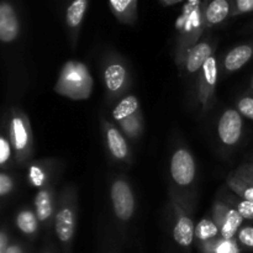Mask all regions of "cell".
<instances>
[{
	"mask_svg": "<svg viewBox=\"0 0 253 253\" xmlns=\"http://www.w3.org/2000/svg\"><path fill=\"white\" fill-rule=\"evenodd\" d=\"M220 232V227L214 220L210 219H203L202 221L198 224L195 227V236L200 240V241H209L214 237L217 236Z\"/></svg>",
	"mask_w": 253,
	"mask_h": 253,
	"instance_id": "7402d4cb",
	"label": "cell"
},
{
	"mask_svg": "<svg viewBox=\"0 0 253 253\" xmlns=\"http://www.w3.org/2000/svg\"><path fill=\"white\" fill-rule=\"evenodd\" d=\"M195 161L192 153L185 148H178L170 160V175L175 184L188 187L195 178Z\"/></svg>",
	"mask_w": 253,
	"mask_h": 253,
	"instance_id": "277c9868",
	"label": "cell"
},
{
	"mask_svg": "<svg viewBox=\"0 0 253 253\" xmlns=\"http://www.w3.org/2000/svg\"><path fill=\"white\" fill-rule=\"evenodd\" d=\"M35 211L40 221H48L53 211L52 193L49 189H41L35 198Z\"/></svg>",
	"mask_w": 253,
	"mask_h": 253,
	"instance_id": "ac0fdd59",
	"label": "cell"
},
{
	"mask_svg": "<svg viewBox=\"0 0 253 253\" xmlns=\"http://www.w3.org/2000/svg\"><path fill=\"white\" fill-rule=\"evenodd\" d=\"M217 83V66L216 59L210 57L202 68V79L199 82V98L202 103L207 106L210 96L214 93Z\"/></svg>",
	"mask_w": 253,
	"mask_h": 253,
	"instance_id": "30bf717a",
	"label": "cell"
},
{
	"mask_svg": "<svg viewBox=\"0 0 253 253\" xmlns=\"http://www.w3.org/2000/svg\"><path fill=\"white\" fill-rule=\"evenodd\" d=\"M10 245H7V237L5 231H1L0 234V253H6Z\"/></svg>",
	"mask_w": 253,
	"mask_h": 253,
	"instance_id": "d6a6232c",
	"label": "cell"
},
{
	"mask_svg": "<svg viewBox=\"0 0 253 253\" xmlns=\"http://www.w3.org/2000/svg\"><path fill=\"white\" fill-rule=\"evenodd\" d=\"M237 109L241 115L253 120V98H250V96L242 98L237 104Z\"/></svg>",
	"mask_w": 253,
	"mask_h": 253,
	"instance_id": "603a6c76",
	"label": "cell"
},
{
	"mask_svg": "<svg viewBox=\"0 0 253 253\" xmlns=\"http://www.w3.org/2000/svg\"><path fill=\"white\" fill-rule=\"evenodd\" d=\"M86 9H88V0H73L69 4L66 12V22L69 30L77 31L78 27H81Z\"/></svg>",
	"mask_w": 253,
	"mask_h": 253,
	"instance_id": "2e32d148",
	"label": "cell"
},
{
	"mask_svg": "<svg viewBox=\"0 0 253 253\" xmlns=\"http://www.w3.org/2000/svg\"><path fill=\"white\" fill-rule=\"evenodd\" d=\"M6 253H24L22 252L21 247L17 246V245H11V246H9V249H7Z\"/></svg>",
	"mask_w": 253,
	"mask_h": 253,
	"instance_id": "836d02e7",
	"label": "cell"
},
{
	"mask_svg": "<svg viewBox=\"0 0 253 253\" xmlns=\"http://www.w3.org/2000/svg\"><path fill=\"white\" fill-rule=\"evenodd\" d=\"M11 156V147H10V142L6 140L5 136L0 137V163L1 166H5L7 161L10 160Z\"/></svg>",
	"mask_w": 253,
	"mask_h": 253,
	"instance_id": "d4e9b609",
	"label": "cell"
},
{
	"mask_svg": "<svg viewBox=\"0 0 253 253\" xmlns=\"http://www.w3.org/2000/svg\"><path fill=\"white\" fill-rule=\"evenodd\" d=\"M20 25L17 15L10 2L2 1L0 4V40L4 43H10L17 37Z\"/></svg>",
	"mask_w": 253,
	"mask_h": 253,
	"instance_id": "9c48e42d",
	"label": "cell"
},
{
	"mask_svg": "<svg viewBox=\"0 0 253 253\" xmlns=\"http://www.w3.org/2000/svg\"><path fill=\"white\" fill-rule=\"evenodd\" d=\"M16 225L20 231L26 235H32L37 231V227H39V217L36 212L31 210H22L17 214Z\"/></svg>",
	"mask_w": 253,
	"mask_h": 253,
	"instance_id": "44dd1931",
	"label": "cell"
},
{
	"mask_svg": "<svg viewBox=\"0 0 253 253\" xmlns=\"http://www.w3.org/2000/svg\"><path fill=\"white\" fill-rule=\"evenodd\" d=\"M217 253H237V249L236 246H235L234 242H231V240L230 241H222L221 244H220V246L217 247L216 250Z\"/></svg>",
	"mask_w": 253,
	"mask_h": 253,
	"instance_id": "4dcf8cb0",
	"label": "cell"
},
{
	"mask_svg": "<svg viewBox=\"0 0 253 253\" xmlns=\"http://www.w3.org/2000/svg\"><path fill=\"white\" fill-rule=\"evenodd\" d=\"M231 11L230 0H210L204 11L205 21L209 25H217L224 21Z\"/></svg>",
	"mask_w": 253,
	"mask_h": 253,
	"instance_id": "9a60e30c",
	"label": "cell"
},
{
	"mask_svg": "<svg viewBox=\"0 0 253 253\" xmlns=\"http://www.w3.org/2000/svg\"><path fill=\"white\" fill-rule=\"evenodd\" d=\"M12 187H14V183H12L11 177H9L6 173H1L0 174V195L5 197L9 194L12 190Z\"/></svg>",
	"mask_w": 253,
	"mask_h": 253,
	"instance_id": "484cf974",
	"label": "cell"
},
{
	"mask_svg": "<svg viewBox=\"0 0 253 253\" xmlns=\"http://www.w3.org/2000/svg\"><path fill=\"white\" fill-rule=\"evenodd\" d=\"M227 187L242 199L253 202V185L239 174H231L227 179Z\"/></svg>",
	"mask_w": 253,
	"mask_h": 253,
	"instance_id": "ffe728a7",
	"label": "cell"
},
{
	"mask_svg": "<svg viewBox=\"0 0 253 253\" xmlns=\"http://www.w3.org/2000/svg\"><path fill=\"white\" fill-rule=\"evenodd\" d=\"M217 133H219L220 140L224 145H236L242 133L241 114L234 109H229V110L225 111L219 120Z\"/></svg>",
	"mask_w": 253,
	"mask_h": 253,
	"instance_id": "52a82bcc",
	"label": "cell"
},
{
	"mask_svg": "<svg viewBox=\"0 0 253 253\" xmlns=\"http://www.w3.org/2000/svg\"><path fill=\"white\" fill-rule=\"evenodd\" d=\"M104 83L111 96L118 95L125 90L127 84V69L120 59H109L104 69Z\"/></svg>",
	"mask_w": 253,
	"mask_h": 253,
	"instance_id": "ba28073f",
	"label": "cell"
},
{
	"mask_svg": "<svg viewBox=\"0 0 253 253\" xmlns=\"http://www.w3.org/2000/svg\"><path fill=\"white\" fill-rule=\"evenodd\" d=\"M252 54L253 48L249 44H241V46L235 47L225 57V69L229 72L239 71L240 68H242L251 59Z\"/></svg>",
	"mask_w": 253,
	"mask_h": 253,
	"instance_id": "5bb4252c",
	"label": "cell"
},
{
	"mask_svg": "<svg viewBox=\"0 0 253 253\" xmlns=\"http://www.w3.org/2000/svg\"><path fill=\"white\" fill-rule=\"evenodd\" d=\"M236 174H239L240 177L244 178V179L247 180L250 184L253 185V170L247 169V168H240L236 172Z\"/></svg>",
	"mask_w": 253,
	"mask_h": 253,
	"instance_id": "1f68e13d",
	"label": "cell"
},
{
	"mask_svg": "<svg viewBox=\"0 0 253 253\" xmlns=\"http://www.w3.org/2000/svg\"><path fill=\"white\" fill-rule=\"evenodd\" d=\"M253 11V0H235V14Z\"/></svg>",
	"mask_w": 253,
	"mask_h": 253,
	"instance_id": "83f0119b",
	"label": "cell"
},
{
	"mask_svg": "<svg viewBox=\"0 0 253 253\" xmlns=\"http://www.w3.org/2000/svg\"><path fill=\"white\" fill-rule=\"evenodd\" d=\"M121 125L124 126V128H125V131L128 135L135 136L138 131V119L136 118V115H133L130 119H127V120L123 121Z\"/></svg>",
	"mask_w": 253,
	"mask_h": 253,
	"instance_id": "f1b7e54d",
	"label": "cell"
},
{
	"mask_svg": "<svg viewBox=\"0 0 253 253\" xmlns=\"http://www.w3.org/2000/svg\"><path fill=\"white\" fill-rule=\"evenodd\" d=\"M54 229L57 237L63 244L72 241L76 230V210L69 199L62 202L54 216Z\"/></svg>",
	"mask_w": 253,
	"mask_h": 253,
	"instance_id": "8992f818",
	"label": "cell"
},
{
	"mask_svg": "<svg viewBox=\"0 0 253 253\" xmlns=\"http://www.w3.org/2000/svg\"><path fill=\"white\" fill-rule=\"evenodd\" d=\"M105 135L109 151H110L111 155L119 161L126 160V157L128 156V146L120 131L111 124H106Z\"/></svg>",
	"mask_w": 253,
	"mask_h": 253,
	"instance_id": "8fae6325",
	"label": "cell"
},
{
	"mask_svg": "<svg viewBox=\"0 0 253 253\" xmlns=\"http://www.w3.org/2000/svg\"><path fill=\"white\" fill-rule=\"evenodd\" d=\"M239 240L245 246L253 247V227H244L239 232Z\"/></svg>",
	"mask_w": 253,
	"mask_h": 253,
	"instance_id": "4316f807",
	"label": "cell"
},
{
	"mask_svg": "<svg viewBox=\"0 0 253 253\" xmlns=\"http://www.w3.org/2000/svg\"><path fill=\"white\" fill-rule=\"evenodd\" d=\"M173 236L175 242L183 247H188L192 245L193 239L195 236V226L193 220L188 215L179 212L177 220H175Z\"/></svg>",
	"mask_w": 253,
	"mask_h": 253,
	"instance_id": "7c38bea8",
	"label": "cell"
},
{
	"mask_svg": "<svg viewBox=\"0 0 253 253\" xmlns=\"http://www.w3.org/2000/svg\"><path fill=\"white\" fill-rule=\"evenodd\" d=\"M212 48L208 42H200V43L195 44L193 48H190L189 53H188L187 62V71L190 73H195V72L200 71L205 62L211 57Z\"/></svg>",
	"mask_w": 253,
	"mask_h": 253,
	"instance_id": "4fadbf2b",
	"label": "cell"
},
{
	"mask_svg": "<svg viewBox=\"0 0 253 253\" xmlns=\"http://www.w3.org/2000/svg\"><path fill=\"white\" fill-rule=\"evenodd\" d=\"M140 109V103L138 99L135 95H127L124 99H121L115 106L113 111V116L118 123H123V121L127 120L131 116L136 115V113Z\"/></svg>",
	"mask_w": 253,
	"mask_h": 253,
	"instance_id": "e0dca14e",
	"label": "cell"
},
{
	"mask_svg": "<svg viewBox=\"0 0 253 253\" xmlns=\"http://www.w3.org/2000/svg\"><path fill=\"white\" fill-rule=\"evenodd\" d=\"M110 195L116 217L121 221H128L135 211V198L130 184L124 179H116L111 185Z\"/></svg>",
	"mask_w": 253,
	"mask_h": 253,
	"instance_id": "3957f363",
	"label": "cell"
},
{
	"mask_svg": "<svg viewBox=\"0 0 253 253\" xmlns=\"http://www.w3.org/2000/svg\"><path fill=\"white\" fill-rule=\"evenodd\" d=\"M91 79L85 66L69 62L64 66L56 90L72 99H85L90 94Z\"/></svg>",
	"mask_w": 253,
	"mask_h": 253,
	"instance_id": "6da1fadb",
	"label": "cell"
},
{
	"mask_svg": "<svg viewBox=\"0 0 253 253\" xmlns=\"http://www.w3.org/2000/svg\"><path fill=\"white\" fill-rule=\"evenodd\" d=\"M109 2L120 21L132 22L135 20L137 0H109Z\"/></svg>",
	"mask_w": 253,
	"mask_h": 253,
	"instance_id": "d6986e66",
	"label": "cell"
},
{
	"mask_svg": "<svg viewBox=\"0 0 253 253\" xmlns=\"http://www.w3.org/2000/svg\"><path fill=\"white\" fill-rule=\"evenodd\" d=\"M214 221L216 224L219 222L220 235H221L222 240L225 241L232 240V237L236 235L244 221L241 214L236 209H231L222 203H217L214 207Z\"/></svg>",
	"mask_w": 253,
	"mask_h": 253,
	"instance_id": "5b68a950",
	"label": "cell"
},
{
	"mask_svg": "<svg viewBox=\"0 0 253 253\" xmlns=\"http://www.w3.org/2000/svg\"><path fill=\"white\" fill-rule=\"evenodd\" d=\"M30 180H31L32 184L41 187L44 180V174L41 170V168H39L37 166H34L31 168V170H30Z\"/></svg>",
	"mask_w": 253,
	"mask_h": 253,
	"instance_id": "f546056e",
	"label": "cell"
},
{
	"mask_svg": "<svg viewBox=\"0 0 253 253\" xmlns=\"http://www.w3.org/2000/svg\"><path fill=\"white\" fill-rule=\"evenodd\" d=\"M236 210L241 214L244 219L252 220L253 219V202L242 199L236 204Z\"/></svg>",
	"mask_w": 253,
	"mask_h": 253,
	"instance_id": "cb8c5ba5",
	"label": "cell"
},
{
	"mask_svg": "<svg viewBox=\"0 0 253 253\" xmlns=\"http://www.w3.org/2000/svg\"><path fill=\"white\" fill-rule=\"evenodd\" d=\"M11 143L16 152L17 161H25L31 153L32 137L30 123L22 113H14L10 123Z\"/></svg>",
	"mask_w": 253,
	"mask_h": 253,
	"instance_id": "7a4b0ae2",
	"label": "cell"
}]
</instances>
